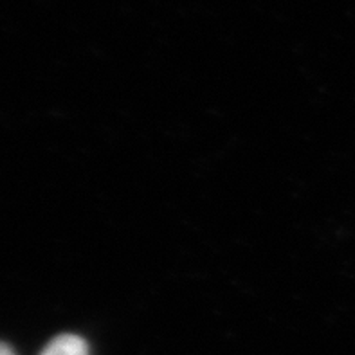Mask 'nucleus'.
<instances>
[{
  "mask_svg": "<svg viewBox=\"0 0 355 355\" xmlns=\"http://www.w3.org/2000/svg\"><path fill=\"white\" fill-rule=\"evenodd\" d=\"M40 355H89V345L83 338L74 334H62L54 338Z\"/></svg>",
  "mask_w": 355,
  "mask_h": 355,
  "instance_id": "obj_1",
  "label": "nucleus"
},
{
  "mask_svg": "<svg viewBox=\"0 0 355 355\" xmlns=\"http://www.w3.org/2000/svg\"><path fill=\"white\" fill-rule=\"evenodd\" d=\"M0 355H17L13 352V348L6 345V343H0Z\"/></svg>",
  "mask_w": 355,
  "mask_h": 355,
  "instance_id": "obj_2",
  "label": "nucleus"
}]
</instances>
